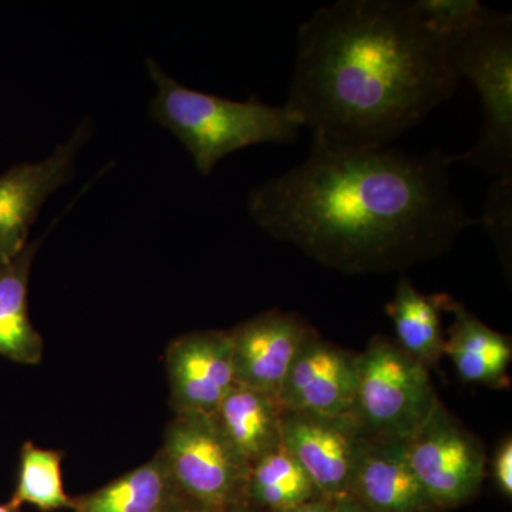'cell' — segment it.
I'll return each instance as SVG.
<instances>
[{"label": "cell", "mask_w": 512, "mask_h": 512, "mask_svg": "<svg viewBox=\"0 0 512 512\" xmlns=\"http://www.w3.org/2000/svg\"><path fill=\"white\" fill-rule=\"evenodd\" d=\"M313 329L296 313L269 311L229 332L235 384L274 396Z\"/></svg>", "instance_id": "cell-12"}, {"label": "cell", "mask_w": 512, "mask_h": 512, "mask_svg": "<svg viewBox=\"0 0 512 512\" xmlns=\"http://www.w3.org/2000/svg\"><path fill=\"white\" fill-rule=\"evenodd\" d=\"M356 370L353 414L369 436L407 441L440 403L429 369L384 336L356 355Z\"/></svg>", "instance_id": "cell-5"}, {"label": "cell", "mask_w": 512, "mask_h": 512, "mask_svg": "<svg viewBox=\"0 0 512 512\" xmlns=\"http://www.w3.org/2000/svg\"><path fill=\"white\" fill-rule=\"evenodd\" d=\"M333 501L326 500V498L319 497L315 500L308 501V503L293 507L291 510L281 512H332Z\"/></svg>", "instance_id": "cell-25"}, {"label": "cell", "mask_w": 512, "mask_h": 512, "mask_svg": "<svg viewBox=\"0 0 512 512\" xmlns=\"http://www.w3.org/2000/svg\"><path fill=\"white\" fill-rule=\"evenodd\" d=\"M40 242H30L13 261L0 266V356L22 365H39L45 346L30 320L28 301L30 271Z\"/></svg>", "instance_id": "cell-16"}, {"label": "cell", "mask_w": 512, "mask_h": 512, "mask_svg": "<svg viewBox=\"0 0 512 512\" xmlns=\"http://www.w3.org/2000/svg\"><path fill=\"white\" fill-rule=\"evenodd\" d=\"M443 309L453 313L444 355L453 360L458 375L471 383L504 386L512 359L510 340L488 328L460 302L443 295Z\"/></svg>", "instance_id": "cell-15"}, {"label": "cell", "mask_w": 512, "mask_h": 512, "mask_svg": "<svg viewBox=\"0 0 512 512\" xmlns=\"http://www.w3.org/2000/svg\"><path fill=\"white\" fill-rule=\"evenodd\" d=\"M90 128L83 121L72 137L40 163L18 164L0 175V266L28 245L29 229L47 198L72 178L77 153Z\"/></svg>", "instance_id": "cell-9"}, {"label": "cell", "mask_w": 512, "mask_h": 512, "mask_svg": "<svg viewBox=\"0 0 512 512\" xmlns=\"http://www.w3.org/2000/svg\"><path fill=\"white\" fill-rule=\"evenodd\" d=\"M212 417L248 467L282 446V409L274 396L235 384Z\"/></svg>", "instance_id": "cell-14"}, {"label": "cell", "mask_w": 512, "mask_h": 512, "mask_svg": "<svg viewBox=\"0 0 512 512\" xmlns=\"http://www.w3.org/2000/svg\"><path fill=\"white\" fill-rule=\"evenodd\" d=\"M160 451L93 493L74 498L73 512H158L177 495Z\"/></svg>", "instance_id": "cell-18"}, {"label": "cell", "mask_w": 512, "mask_h": 512, "mask_svg": "<svg viewBox=\"0 0 512 512\" xmlns=\"http://www.w3.org/2000/svg\"><path fill=\"white\" fill-rule=\"evenodd\" d=\"M0 512H20V507L9 501V503L0 504Z\"/></svg>", "instance_id": "cell-28"}, {"label": "cell", "mask_w": 512, "mask_h": 512, "mask_svg": "<svg viewBox=\"0 0 512 512\" xmlns=\"http://www.w3.org/2000/svg\"><path fill=\"white\" fill-rule=\"evenodd\" d=\"M447 45L407 0H339L299 26L285 107L312 141L386 147L450 100Z\"/></svg>", "instance_id": "cell-2"}, {"label": "cell", "mask_w": 512, "mask_h": 512, "mask_svg": "<svg viewBox=\"0 0 512 512\" xmlns=\"http://www.w3.org/2000/svg\"><path fill=\"white\" fill-rule=\"evenodd\" d=\"M456 154L312 141L303 163L248 195L266 234L346 272L386 271L439 255L477 218L451 188Z\"/></svg>", "instance_id": "cell-1"}, {"label": "cell", "mask_w": 512, "mask_h": 512, "mask_svg": "<svg viewBox=\"0 0 512 512\" xmlns=\"http://www.w3.org/2000/svg\"><path fill=\"white\" fill-rule=\"evenodd\" d=\"M319 497L311 477L282 446L249 467L245 501L255 510H291Z\"/></svg>", "instance_id": "cell-19"}, {"label": "cell", "mask_w": 512, "mask_h": 512, "mask_svg": "<svg viewBox=\"0 0 512 512\" xmlns=\"http://www.w3.org/2000/svg\"><path fill=\"white\" fill-rule=\"evenodd\" d=\"M494 239L501 254L510 252L512 228V178H495L485 195L483 215L477 224Z\"/></svg>", "instance_id": "cell-22"}, {"label": "cell", "mask_w": 512, "mask_h": 512, "mask_svg": "<svg viewBox=\"0 0 512 512\" xmlns=\"http://www.w3.org/2000/svg\"><path fill=\"white\" fill-rule=\"evenodd\" d=\"M62 463V451L26 441L20 448L18 481L10 501L18 507L35 505L43 512L73 510L74 498L64 491Z\"/></svg>", "instance_id": "cell-20"}, {"label": "cell", "mask_w": 512, "mask_h": 512, "mask_svg": "<svg viewBox=\"0 0 512 512\" xmlns=\"http://www.w3.org/2000/svg\"><path fill=\"white\" fill-rule=\"evenodd\" d=\"M147 67L157 86L151 116L183 143L202 175H210L218 161L241 148L288 144L298 138L302 127L285 104L197 92L171 79L154 60H148Z\"/></svg>", "instance_id": "cell-3"}, {"label": "cell", "mask_w": 512, "mask_h": 512, "mask_svg": "<svg viewBox=\"0 0 512 512\" xmlns=\"http://www.w3.org/2000/svg\"><path fill=\"white\" fill-rule=\"evenodd\" d=\"M175 490L188 500L221 511L245 501L249 467L212 416L175 414L160 450Z\"/></svg>", "instance_id": "cell-6"}, {"label": "cell", "mask_w": 512, "mask_h": 512, "mask_svg": "<svg viewBox=\"0 0 512 512\" xmlns=\"http://www.w3.org/2000/svg\"><path fill=\"white\" fill-rule=\"evenodd\" d=\"M349 495L373 512L436 510L414 476L403 440L366 437Z\"/></svg>", "instance_id": "cell-13"}, {"label": "cell", "mask_w": 512, "mask_h": 512, "mask_svg": "<svg viewBox=\"0 0 512 512\" xmlns=\"http://www.w3.org/2000/svg\"><path fill=\"white\" fill-rule=\"evenodd\" d=\"M165 365L175 414L214 416L235 386L229 332L204 330L174 339Z\"/></svg>", "instance_id": "cell-10"}, {"label": "cell", "mask_w": 512, "mask_h": 512, "mask_svg": "<svg viewBox=\"0 0 512 512\" xmlns=\"http://www.w3.org/2000/svg\"><path fill=\"white\" fill-rule=\"evenodd\" d=\"M443 295L426 296L417 291L407 279L396 286L387 315L396 330L397 345L429 369L437 365L444 355L443 329L440 312Z\"/></svg>", "instance_id": "cell-17"}, {"label": "cell", "mask_w": 512, "mask_h": 512, "mask_svg": "<svg viewBox=\"0 0 512 512\" xmlns=\"http://www.w3.org/2000/svg\"><path fill=\"white\" fill-rule=\"evenodd\" d=\"M406 446L414 476L436 510L458 507L480 490L484 448L441 402Z\"/></svg>", "instance_id": "cell-7"}, {"label": "cell", "mask_w": 512, "mask_h": 512, "mask_svg": "<svg viewBox=\"0 0 512 512\" xmlns=\"http://www.w3.org/2000/svg\"><path fill=\"white\" fill-rule=\"evenodd\" d=\"M446 45L458 80L473 84L483 110L476 144L456 163L512 178V16L487 8L476 28Z\"/></svg>", "instance_id": "cell-4"}, {"label": "cell", "mask_w": 512, "mask_h": 512, "mask_svg": "<svg viewBox=\"0 0 512 512\" xmlns=\"http://www.w3.org/2000/svg\"><path fill=\"white\" fill-rule=\"evenodd\" d=\"M413 9L433 35L444 42L467 35L487 12L478 0H413Z\"/></svg>", "instance_id": "cell-21"}, {"label": "cell", "mask_w": 512, "mask_h": 512, "mask_svg": "<svg viewBox=\"0 0 512 512\" xmlns=\"http://www.w3.org/2000/svg\"><path fill=\"white\" fill-rule=\"evenodd\" d=\"M332 512H373L370 511L369 508L365 507L362 503L355 500V498L343 497L338 501H333V511Z\"/></svg>", "instance_id": "cell-26"}, {"label": "cell", "mask_w": 512, "mask_h": 512, "mask_svg": "<svg viewBox=\"0 0 512 512\" xmlns=\"http://www.w3.org/2000/svg\"><path fill=\"white\" fill-rule=\"evenodd\" d=\"M367 436L355 414L282 412V447L296 458L320 495L329 501L348 497L357 457Z\"/></svg>", "instance_id": "cell-8"}, {"label": "cell", "mask_w": 512, "mask_h": 512, "mask_svg": "<svg viewBox=\"0 0 512 512\" xmlns=\"http://www.w3.org/2000/svg\"><path fill=\"white\" fill-rule=\"evenodd\" d=\"M218 512H256V510L247 501H241V503L229 505V507Z\"/></svg>", "instance_id": "cell-27"}, {"label": "cell", "mask_w": 512, "mask_h": 512, "mask_svg": "<svg viewBox=\"0 0 512 512\" xmlns=\"http://www.w3.org/2000/svg\"><path fill=\"white\" fill-rule=\"evenodd\" d=\"M356 355L313 330L293 359L278 394L282 412L346 416L355 412Z\"/></svg>", "instance_id": "cell-11"}, {"label": "cell", "mask_w": 512, "mask_h": 512, "mask_svg": "<svg viewBox=\"0 0 512 512\" xmlns=\"http://www.w3.org/2000/svg\"><path fill=\"white\" fill-rule=\"evenodd\" d=\"M158 512H218L212 511L204 505L195 503V501L188 500L183 495L177 494L171 498L167 504L164 505Z\"/></svg>", "instance_id": "cell-24"}, {"label": "cell", "mask_w": 512, "mask_h": 512, "mask_svg": "<svg viewBox=\"0 0 512 512\" xmlns=\"http://www.w3.org/2000/svg\"><path fill=\"white\" fill-rule=\"evenodd\" d=\"M493 474L495 483L501 493L512 495V441L507 439L498 448L493 461Z\"/></svg>", "instance_id": "cell-23"}]
</instances>
